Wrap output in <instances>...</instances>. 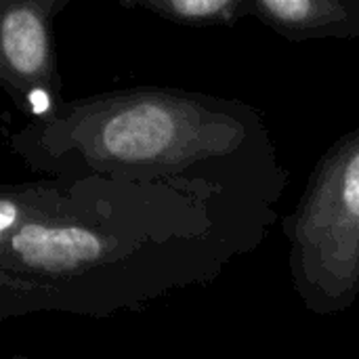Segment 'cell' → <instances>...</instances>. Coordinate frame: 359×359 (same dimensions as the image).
Segmentation results:
<instances>
[{
	"instance_id": "1",
	"label": "cell",
	"mask_w": 359,
	"mask_h": 359,
	"mask_svg": "<svg viewBox=\"0 0 359 359\" xmlns=\"http://www.w3.org/2000/svg\"><path fill=\"white\" fill-rule=\"evenodd\" d=\"M276 208L231 194L111 177H50L0 196V318H109L215 282Z\"/></svg>"
},
{
	"instance_id": "2",
	"label": "cell",
	"mask_w": 359,
	"mask_h": 359,
	"mask_svg": "<svg viewBox=\"0 0 359 359\" xmlns=\"http://www.w3.org/2000/svg\"><path fill=\"white\" fill-rule=\"evenodd\" d=\"M13 151L50 177H111L231 194L273 206L288 172L259 111L172 88L63 101L11 135Z\"/></svg>"
},
{
	"instance_id": "3",
	"label": "cell",
	"mask_w": 359,
	"mask_h": 359,
	"mask_svg": "<svg viewBox=\"0 0 359 359\" xmlns=\"http://www.w3.org/2000/svg\"><path fill=\"white\" fill-rule=\"evenodd\" d=\"M284 229L290 276L305 307L318 316L349 309L359 294V128L316 166Z\"/></svg>"
},
{
	"instance_id": "4",
	"label": "cell",
	"mask_w": 359,
	"mask_h": 359,
	"mask_svg": "<svg viewBox=\"0 0 359 359\" xmlns=\"http://www.w3.org/2000/svg\"><path fill=\"white\" fill-rule=\"evenodd\" d=\"M65 0H4L0 17V82L27 120L50 114L61 99L53 17Z\"/></svg>"
},
{
	"instance_id": "5",
	"label": "cell",
	"mask_w": 359,
	"mask_h": 359,
	"mask_svg": "<svg viewBox=\"0 0 359 359\" xmlns=\"http://www.w3.org/2000/svg\"><path fill=\"white\" fill-rule=\"evenodd\" d=\"M250 15L290 40L359 36V2L255 0Z\"/></svg>"
},
{
	"instance_id": "6",
	"label": "cell",
	"mask_w": 359,
	"mask_h": 359,
	"mask_svg": "<svg viewBox=\"0 0 359 359\" xmlns=\"http://www.w3.org/2000/svg\"><path fill=\"white\" fill-rule=\"evenodd\" d=\"M122 4L147 8L185 25H231L250 13L248 0H135Z\"/></svg>"
},
{
	"instance_id": "7",
	"label": "cell",
	"mask_w": 359,
	"mask_h": 359,
	"mask_svg": "<svg viewBox=\"0 0 359 359\" xmlns=\"http://www.w3.org/2000/svg\"><path fill=\"white\" fill-rule=\"evenodd\" d=\"M11 359H25V358H21V355H13Z\"/></svg>"
}]
</instances>
